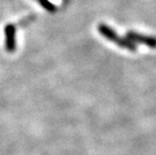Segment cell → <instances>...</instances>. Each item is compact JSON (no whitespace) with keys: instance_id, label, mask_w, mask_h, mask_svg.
Masks as SVG:
<instances>
[{"instance_id":"1","label":"cell","mask_w":156,"mask_h":155,"mask_svg":"<svg viewBox=\"0 0 156 155\" xmlns=\"http://www.w3.org/2000/svg\"><path fill=\"white\" fill-rule=\"evenodd\" d=\"M98 31L100 32V34L102 36H104L105 38H107L108 41H114L116 44H118L119 47H121L123 48L129 49L131 51H135L137 47L135 45L134 42L130 41L127 38H123L118 36V34L116 33V31L113 28H111L110 26H108L105 23H100L98 26Z\"/></svg>"},{"instance_id":"2","label":"cell","mask_w":156,"mask_h":155,"mask_svg":"<svg viewBox=\"0 0 156 155\" xmlns=\"http://www.w3.org/2000/svg\"><path fill=\"white\" fill-rule=\"evenodd\" d=\"M5 48L8 52H14L16 49V27L14 24L9 23L4 27Z\"/></svg>"},{"instance_id":"3","label":"cell","mask_w":156,"mask_h":155,"mask_svg":"<svg viewBox=\"0 0 156 155\" xmlns=\"http://www.w3.org/2000/svg\"><path fill=\"white\" fill-rule=\"evenodd\" d=\"M126 38L129 39L132 42H137V44H145L149 48H156V38L152 37V36H147L143 34H139L137 32L129 31L128 33H126Z\"/></svg>"},{"instance_id":"4","label":"cell","mask_w":156,"mask_h":155,"mask_svg":"<svg viewBox=\"0 0 156 155\" xmlns=\"http://www.w3.org/2000/svg\"><path fill=\"white\" fill-rule=\"evenodd\" d=\"M39 4H41L42 7H44L46 11L51 12V13H54L56 11V7L55 4H52V3L49 1V0H36Z\"/></svg>"}]
</instances>
